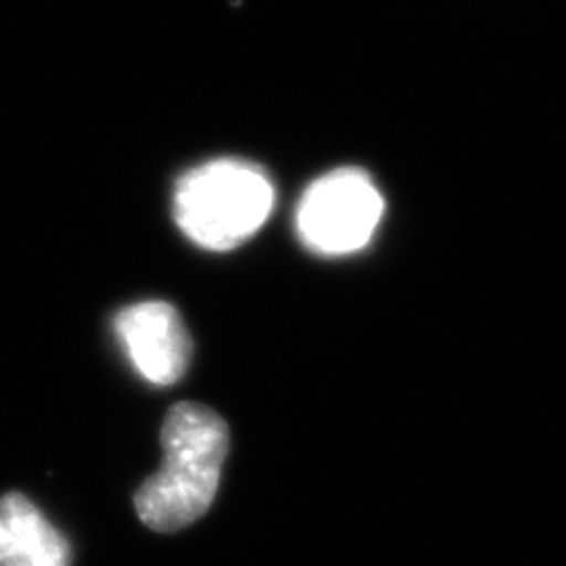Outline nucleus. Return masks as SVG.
<instances>
[{
	"instance_id": "nucleus-3",
	"label": "nucleus",
	"mask_w": 566,
	"mask_h": 566,
	"mask_svg": "<svg viewBox=\"0 0 566 566\" xmlns=\"http://www.w3.org/2000/svg\"><path fill=\"white\" fill-rule=\"evenodd\" d=\"M382 212V193L364 168H335L305 189L295 229L307 251L343 258L370 243Z\"/></svg>"
},
{
	"instance_id": "nucleus-1",
	"label": "nucleus",
	"mask_w": 566,
	"mask_h": 566,
	"mask_svg": "<svg viewBox=\"0 0 566 566\" xmlns=\"http://www.w3.org/2000/svg\"><path fill=\"white\" fill-rule=\"evenodd\" d=\"M164 465L135 493L139 520L158 534H175L201 520L216 501L229 451V428L218 411L182 401L161 428Z\"/></svg>"
},
{
	"instance_id": "nucleus-4",
	"label": "nucleus",
	"mask_w": 566,
	"mask_h": 566,
	"mask_svg": "<svg viewBox=\"0 0 566 566\" xmlns=\"http://www.w3.org/2000/svg\"><path fill=\"white\" fill-rule=\"evenodd\" d=\"M114 331L137 374L156 387L175 385L191 359V335L180 312L161 300H147L114 318Z\"/></svg>"
},
{
	"instance_id": "nucleus-2",
	"label": "nucleus",
	"mask_w": 566,
	"mask_h": 566,
	"mask_svg": "<svg viewBox=\"0 0 566 566\" xmlns=\"http://www.w3.org/2000/svg\"><path fill=\"white\" fill-rule=\"evenodd\" d=\"M274 208V185L260 166L218 158L189 170L175 189V220L208 251H232L260 232Z\"/></svg>"
},
{
	"instance_id": "nucleus-5",
	"label": "nucleus",
	"mask_w": 566,
	"mask_h": 566,
	"mask_svg": "<svg viewBox=\"0 0 566 566\" xmlns=\"http://www.w3.org/2000/svg\"><path fill=\"white\" fill-rule=\"evenodd\" d=\"M71 547L22 493L0 499V566H69Z\"/></svg>"
}]
</instances>
